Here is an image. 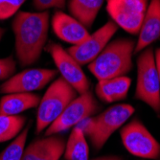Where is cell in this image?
I'll return each instance as SVG.
<instances>
[{
	"instance_id": "cell-1",
	"label": "cell",
	"mask_w": 160,
	"mask_h": 160,
	"mask_svg": "<svg viewBox=\"0 0 160 160\" xmlns=\"http://www.w3.org/2000/svg\"><path fill=\"white\" fill-rule=\"evenodd\" d=\"M50 12H19L12 23L16 39V55L21 66L36 63L46 45Z\"/></svg>"
},
{
	"instance_id": "cell-2",
	"label": "cell",
	"mask_w": 160,
	"mask_h": 160,
	"mask_svg": "<svg viewBox=\"0 0 160 160\" xmlns=\"http://www.w3.org/2000/svg\"><path fill=\"white\" fill-rule=\"evenodd\" d=\"M136 42L130 38H117L109 41L96 59L88 65V70L98 80L122 77L132 70V56Z\"/></svg>"
},
{
	"instance_id": "cell-3",
	"label": "cell",
	"mask_w": 160,
	"mask_h": 160,
	"mask_svg": "<svg viewBox=\"0 0 160 160\" xmlns=\"http://www.w3.org/2000/svg\"><path fill=\"white\" fill-rule=\"evenodd\" d=\"M77 96V91L62 77L54 80L40 98L37 112L36 133H40L48 128Z\"/></svg>"
},
{
	"instance_id": "cell-4",
	"label": "cell",
	"mask_w": 160,
	"mask_h": 160,
	"mask_svg": "<svg viewBox=\"0 0 160 160\" xmlns=\"http://www.w3.org/2000/svg\"><path fill=\"white\" fill-rule=\"evenodd\" d=\"M137 81L134 98L147 104L160 116V81L152 48L147 47L137 58Z\"/></svg>"
},
{
	"instance_id": "cell-5",
	"label": "cell",
	"mask_w": 160,
	"mask_h": 160,
	"mask_svg": "<svg viewBox=\"0 0 160 160\" xmlns=\"http://www.w3.org/2000/svg\"><path fill=\"white\" fill-rule=\"evenodd\" d=\"M100 108L99 103L90 90L79 94L46 128L45 136L55 135L73 128L84 119L96 114Z\"/></svg>"
},
{
	"instance_id": "cell-6",
	"label": "cell",
	"mask_w": 160,
	"mask_h": 160,
	"mask_svg": "<svg viewBox=\"0 0 160 160\" xmlns=\"http://www.w3.org/2000/svg\"><path fill=\"white\" fill-rule=\"evenodd\" d=\"M135 109L128 104L114 105L102 113L94 116V127L88 135L96 151L101 150L109 137L132 117Z\"/></svg>"
},
{
	"instance_id": "cell-7",
	"label": "cell",
	"mask_w": 160,
	"mask_h": 160,
	"mask_svg": "<svg viewBox=\"0 0 160 160\" xmlns=\"http://www.w3.org/2000/svg\"><path fill=\"white\" fill-rule=\"evenodd\" d=\"M120 136L126 150L137 157L158 159L160 144L138 119L134 118L120 129Z\"/></svg>"
},
{
	"instance_id": "cell-8",
	"label": "cell",
	"mask_w": 160,
	"mask_h": 160,
	"mask_svg": "<svg viewBox=\"0 0 160 160\" xmlns=\"http://www.w3.org/2000/svg\"><path fill=\"white\" fill-rule=\"evenodd\" d=\"M149 2V0H107V12L118 27L132 35H137Z\"/></svg>"
},
{
	"instance_id": "cell-9",
	"label": "cell",
	"mask_w": 160,
	"mask_h": 160,
	"mask_svg": "<svg viewBox=\"0 0 160 160\" xmlns=\"http://www.w3.org/2000/svg\"><path fill=\"white\" fill-rule=\"evenodd\" d=\"M47 52L51 55L60 72L62 78L68 82L78 94H82L90 88V82L84 74L82 66L71 57L62 45L51 42L46 46Z\"/></svg>"
},
{
	"instance_id": "cell-10",
	"label": "cell",
	"mask_w": 160,
	"mask_h": 160,
	"mask_svg": "<svg viewBox=\"0 0 160 160\" xmlns=\"http://www.w3.org/2000/svg\"><path fill=\"white\" fill-rule=\"evenodd\" d=\"M117 31L118 26L112 20H108L85 40L68 48L67 52L81 66L88 65L104 50Z\"/></svg>"
},
{
	"instance_id": "cell-11",
	"label": "cell",
	"mask_w": 160,
	"mask_h": 160,
	"mask_svg": "<svg viewBox=\"0 0 160 160\" xmlns=\"http://www.w3.org/2000/svg\"><path fill=\"white\" fill-rule=\"evenodd\" d=\"M57 74L58 70L54 69H26L6 80L0 86V91L4 94L33 93L34 91L41 90L52 82Z\"/></svg>"
},
{
	"instance_id": "cell-12",
	"label": "cell",
	"mask_w": 160,
	"mask_h": 160,
	"mask_svg": "<svg viewBox=\"0 0 160 160\" xmlns=\"http://www.w3.org/2000/svg\"><path fill=\"white\" fill-rule=\"evenodd\" d=\"M52 30L55 35L64 42L77 45L89 37L88 30L76 18L63 12L57 11L51 19Z\"/></svg>"
},
{
	"instance_id": "cell-13",
	"label": "cell",
	"mask_w": 160,
	"mask_h": 160,
	"mask_svg": "<svg viewBox=\"0 0 160 160\" xmlns=\"http://www.w3.org/2000/svg\"><path fill=\"white\" fill-rule=\"evenodd\" d=\"M65 144L64 137L56 134L36 139L24 149L21 160H60Z\"/></svg>"
},
{
	"instance_id": "cell-14",
	"label": "cell",
	"mask_w": 160,
	"mask_h": 160,
	"mask_svg": "<svg viewBox=\"0 0 160 160\" xmlns=\"http://www.w3.org/2000/svg\"><path fill=\"white\" fill-rule=\"evenodd\" d=\"M138 35L134 54L142 52L160 38V0H150Z\"/></svg>"
},
{
	"instance_id": "cell-15",
	"label": "cell",
	"mask_w": 160,
	"mask_h": 160,
	"mask_svg": "<svg viewBox=\"0 0 160 160\" xmlns=\"http://www.w3.org/2000/svg\"><path fill=\"white\" fill-rule=\"evenodd\" d=\"M132 84V79L127 76L116 77L98 81L95 92L97 97L104 103H115L127 98Z\"/></svg>"
},
{
	"instance_id": "cell-16",
	"label": "cell",
	"mask_w": 160,
	"mask_h": 160,
	"mask_svg": "<svg viewBox=\"0 0 160 160\" xmlns=\"http://www.w3.org/2000/svg\"><path fill=\"white\" fill-rule=\"evenodd\" d=\"M40 96L35 93H9L0 100V115H19L38 107Z\"/></svg>"
},
{
	"instance_id": "cell-17",
	"label": "cell",
	"mask_w": 160,
	"mask_h": 160,
	"mask_svg": "<svg viewBox=\"0 0 160 160\" xmlns=\"http://www.w3.org/2000/svg\"><path fill=\"white\" fill-rule=\"evenodd\" d=\"M105 0H69L68 11L71 17L86 29L92 27Z\"/></svg>"
},
{
	"instance_id": "cell-18",
	"label": "cell",
	"mask_w": 160,
	"mask_h": 160,
	"mask_svg": "<svg viewBox=\"0 0 160 160\" xmlns=\"http://www.w3.org/2000/svg\"><path fill=\"white\" fill-rule=\"evenodd\" d=\"M65 160H89V148L79 127L72 128L63 152Z\"/></svg>"
},
{
	"instance_id": "cell-19",
	"label": "cell",
	"mask_w": 160,
	"mask_h": 160,
	"mask_svg": "<svg viewBox=\"0 0 160 160\" xmlns=\"http://www.w3.org/2000/svg\"><path fill=\"white\" fill-rule=\"evenodd\" d=\"M27 118L21 115H0V143L16 138L25 127Z\"/></svg>"
},
{
	"instance_id": "cell-20",
	"label": "cell",
	"mask_w": 160,
	"mask_h": 160,
	"mask_svg": "<svg viewBox=\"0 0 160 160\" xmlns=\"http://www.w3.org/2000/svg\"><path fill=\"white\" fill-rule=\"evenodd\" d=\"M30 127L27 126L9 146L0 152V160H21Z\"/></svg>"
},
{
	"instance_id": "cell-21",
	"label": "cell",
	"mask_w": 160,
	"mask_h": 160,
	"mask_svg": "<svg viewBox=\"0 0 160 160\" xmlns=\"http://www.w3.org/2000/svg\"><path fill=\"white\" fill-rule=\"evenodd\" d=\"M27 0H0V20H6L16 14Z\"/></svg>"
},
{
	"instance_id": "cell-22",
	"label": "cell",
	"mask_w": 160,
	"mask_h": 160,
	"mask_svg": "<svg viewBox=\"0 0 160 160\" xmlns=\"http://www.w3.org/2000/svg\"><path fill=\"white\" fill-rule=\"evenodd\" d=\"M17 70V63L12 58L9 56L0 59V81H5L14 75Z\"/></svg>"
},
{
	"instance_id": "cell-23",
	"label": "cell",
	"mask_w": 160,
	"mask_h": 160,
	"mask_svg": "<svg viewBox=\"0 0 160 160\" xmlns=\"http://www.w3.org/2000/svg\"><path fill=\"white\" fill-rule=\"evenodd\" d=\"M66 0H33V6L39 12L47 11L51 8L63 10L65 8Z\"/></svg>"
},
{
	"instance_id": "cell-24",
	"label": "cell",
	"mask_w": 160,
	"mask_h": 160,
	"mask_svg": "<svg viewBox=\"0 0 160 160\" xmlns=\"http://www.w3.org/2000/svg\"><path fill=\"white\" fill-rule=\"evenodd\" d=\"M154 57H155V63H156V68H157V72H158V77H159V81H160V48H157L155 53H154Z\"/></svg>"
},
{
	"instance_id": "cell-25",
	"label": "cell",
	"mask_w": 160,
	"mask_h": 160,
	"mask_svg": "<svg viewBox=\"0 0 160 160\" xmlns=\"http://www.w3.org/2000/svg\"><path fill=\"white\" fill-rule=\"evenodd\" d=\"M92 160H124V159L118 155H106V156H101V157L94 158Z\"/></svg>"
},
{
	"instance_id": "cell-26",
	"label": "cell",
	"mask_w": 160,
	"mask_h": 160,
	"mask_svg": "<svg viewBox=\"0 0 160 160\" xmlns=\"http://www.w3.org/2000/svg\"><path fill=\"white\" fill-rule=\"evenodd\" d=\"M4 33H5V30L3 28L0 27V41H1V39H2V37H3Z\"/></svg>"
}]
</instances>
